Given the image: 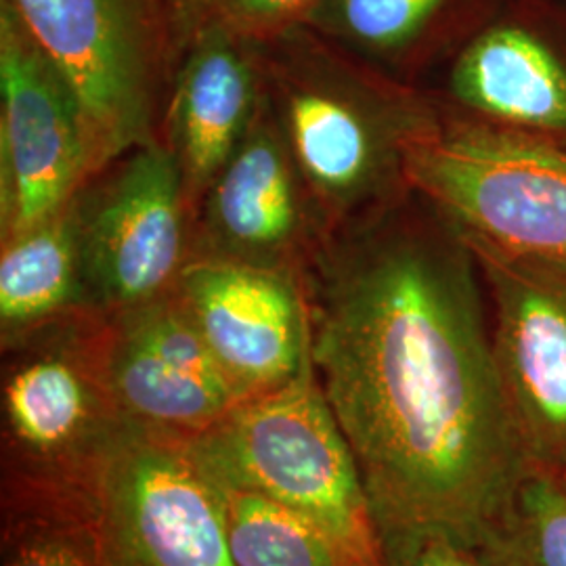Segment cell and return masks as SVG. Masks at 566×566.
I'll list each match as a JSON object with an SVG mask.
<instances>
[{
  "mask_svg": "<svg viewBox=\"0 0 566 566\" xmlns=\"http://www.w3.org/2000/svg\"><path fill=\"white\" fill-rule=\"evenodd\" d=\"M462 231L418 191L319 238L301 271L317 382L385 526L479 544L531 465Z\"/></svg>",
  "mask_w": 566,
  "mask_h": 566,
  "instance_id": "6da1fadb",
  "label": "cell"
},
{
  "mask_svg": "<svg viewBox=\"0 0 566 566\" xmlns=\"http://www.w3.org/2000/svg\"><path fill=\"white\" fill-rule=\"evenodd\" d=\"M254 46L322 231L403 198L407 147L437 112L306 23Z\"/></svg>",
  "mask_w": 566,
  "mask_h": 566,
  "instance_id": "7a4b0ae2",
  "label": "cell"
},
{
  "mask_svg": "<svg viewBox=\"0 0 566 566\" xmlns=\"http://www.w3.org/2000/svg\"><path fill=\"white\" fill-rule=\"evenodd\" d=\"M99 315L2 346L0 512H97L103 472L128 424L103 380Z\"/></svg>",
  "mask_w": 566,
  "mask_h": 566,
  "instance_id": "3957f363",
  "label": "cell"
},
{
  "mask_svg": "<svg viewBox=\"0 0 566 566\" xmlns=\"http://www.w3.org/2000/svg\"><path fill=\"white\" fill-rule=\"evenodd\" d=\"M189 443L223 489L285 507L322 526L367 565L385 566L361 470L315 367L292 385L242 401Z\"/></svg>",
  "mask_w": 566,
  "mask_h": 566,
  "instance_id": "277c9868",
  "label": "cell"
},
{
  "mask_svg": "<svg viewBox=\"0 0 566 566\" xmlns=\"http://www.w3.org/2000/svg\"><path fill=\"white\" fill-rule=\"evenodd\" d=\"M4 2L78 95L95 175L160 139V95L181 61L175 0Z\"/></svg>",
  "mask_w": 566,
  "mask_h": 566,
  "instance_id": "5b68a950",
  "label": "cell"
},
{
  "mask_svg": "<svg viewBox=\"0 0 566 566\" xmlns=\"http://www.w3.org/2000/svg\"><path fill=\"white\" fill-rule=\"evenodd\" d=\"M407 182L462 233L566 264V147L481 122H434L407 147Z\"/></svg>",
  "mask_w": 566,
  "mask_h": 566,
  "instance_id": "8992f818",
  "label": "cell"
},
{
  "mask_svg": "<svg viewBox=\"0 0 566 566\" xmlns=\"http://www.w3.org/2000/svg\"><path fill=\"white\" fill-rule=\"evenodd\" d=\"M105 566H238L224 493L189 437L128 422L103 472Z\"/></svg>",
  "mask_w": 566,
  "mask_h": 566,
  "instance_id": "52a82bcc",
  "label": "cell"
},
{
  "mask_svg": "<svg viewBox=\"0 0 566 566\" xmlns=\"http://www.w3.org/2000/svg\"><path fill=\"white\" fill-rule=\"evenodd\" d=\"M82 271L93 313H116L172 290L191 252L181 168L163 142L145 143L84 182Z\"/></svg>",
  "mask_w": 566,
  "mask_h": 566,
  "instance_id": "ba28073f",
  "label": "cell"
},
{
  "mask_svg": "<svg viewBox=\"0 0 566 566\" xmlns=\"http://www.w3.org/2000/svg\"><path fill=\"white\" fill-rule=\"evenodd\" d=\"M95 177L78 95L0 0V235L46 221Z\"/></svg>",
  "mask_w": 566,
  "mask_h": 566,
  "instance_id": "9c48e42d",
  "label": "cell"
},
{
  "mask_svg": "<svg viewBox=\"0 0 566 566\" xmlns=\"http://www.w3.org/2000/svg\"><path fill=\"white\" fill-rule=\"evenodd\" d=\"M493 306V353L526 462L566 474V264L465 235Z\"/></svg>",
  "mask_w": 566,
  "mask_h": 566,
  "instance_id": "30bf717a",
  "label": "cell"
},
{
  "mask_svg": "<svg viewBox=\"0 0 566 566\" xmlns=\"http://www.w3.org/2000/svg\"><path fill=\"white\" fill-rule=\"evenodd\" d=\"M324 235L264 91L242 142L210 182L191 224L189 259L301 275Z\"/></svg>",
  "mask_w": 566,
  "mask_h": 566,
  "instance_id": "8fae6325",
  "label": "cell"
},
{
  "mask_svg": "<svg viewBox=\"0 0 566 566\" xmlns=\"http://www.w3.org/2000/svg\"><path fill=\"white\" fill-rule=\"evenodd\" d=\"M103 380L133 424L196 437L242 403L177 290L99 315Z\"/></svg>",
  "mask_w": 566,
  "mask_h": 566,
  "instance_id": "7c38bea8",
  "label": "cell"
},
{
  "mask_svg": "<svg viewBox=\"0 0 566 566\" xmlns=\"http://www.w3.org/2000/svg\"><path fill=\"white\" fill-rule=\"evenodd\" d=\"M175 290L243 401L275 392L313 369L301 275L189 259Z\"/></svg>",
  "mask_w": 566,
  "mask_h": 566,
  "instance_id": "4fadbf2b",
  "label": "cell"
},
{
  "mask_svg": "<svg viewBox=\"0 0 566 566\" xmlns=\"http://www.w3.org/2000/svg\"><path fill=\"white\" fill-rule=\"evenodd\" d=\"M261 97L254 42L202 21L179 61L163 118V142L181 168L191 219L250 128Z\"/></svg>",
  "mask_w": 566,
  "mask_h": 566,
  "instance_id": "5bb4252c",
  "label": "cell"
},
{
  "mask_svg": "<svg viewBox=\"0 0 566 566\" xmlns=\"http://www.w3.org/2000/svg\"><path fill=\"white\" fill-rule=\"evenodd\" d=\"M502 4L495 0L453 51L451 97L506 128L566 133V53L521 4Z\"/></svg>",
  "mask_w": 566,
  "mask_h": 566,
  "instance_id": "9a60e30c",
  "label": "cell"
},
{
  "mask_svg": "<svg viewBox=\"0 0 566 566\" xmlns=\"http://www.w3.org/2000/svg\"><path fill=\"white\" fill-rule=\"evenodd\" d=\"M78 193L46 221L2 242V346L61 319L93 313L82 271Z\"/></svg>",
  "mask_w": 566,
  "mask_h": 566,
  "instance_id": "2e32d148",
  "label": "cell"
},
{
  "mask_svg": "<svg viewBox=\"0 0 566 566\" xmlns=\"http://www.w3.org/2000/svg\"><path fill=\"white\" fill-rule=\"evenodd\" d=\"M495 0H319L308 28L365 63L403 65L455 36L458 46Z\"/></svg>",
  "mask_w": 566,
  "mask_h": 566,
  "instance_id": "e0dca14e",
  "label": "cell"
},
{
  "mask_svg": "<svg viewBox=\"0 0 566 566\" xmlns=\"http://www.w3.org/2000/svg\"><path fill=\"white\" fill-rule=\"evenodd\" d=\"M223 493L235 565L369 566L303 516L259 495L231 489Z\"/></svg>",
  "mask_w": 566,
  "mask_h": 566,
  "instance_id": "ac0fdd59",
  "label": "cell"
},
{
  "mask_svg": "<svg viewBox=\"0 0 566 566\" xmlns=\"http://www.w3.org/2000/svg\"><path fill=\"white\" fill-rule=\"evenodd\" d=\"M479 547L491 566H566V486L528 470Z\"/></svg>",
  "mask_w": 566,
  "mask_h": 566,
  "instance_id": "d6986e66",
  "label": "cell"
},
{
  "mask_svg": "<svg viewBox=\"0 0 566 566\" xmlns=\"http://www.w3.org/2000/svg\"><path fill=\"white\" fill-rule=\"evenodd\" d=\"M2 566H105L97 512L25 507L0 512Z\"/></svg>",
  "mask_w": 566,
  "mask_h": 566,
  "instance_id": "ffe728a7",
  "label": "cell"
},
{
  "mask_svg": "<svg viewBox=\"0 0 566 566\" xmlns=\"http://www.w3.org/2000/svg\"><path fill=\"white\" fill-rule=\"evenodd\" d=\"M385 566H491L479 544L434 526L380 528Z\"/></svg>",
  "mask_w": 566,
  "mask_h": 566,
  "instance_id": "44dd1931",
  "label": "cell"
},
{
  "mask_svg": "<svg viewBox=\"0 0 566 566\" xmlns=\"http://www.w3.org/2000/svg\"><path fill=\"white\" fill-rule=\"evenodd\" d=\"M317 2L319 0H202L200 23L217 21L245 41L261 42L303 23Z\"/></svg>",
  "mask_w": 566,
  "mask_h": 566,
  "instance_id": "7402d4cb",
  "label": "cell"
},
{
  "mask_svg": "<svg viewBox=\"0 0 566 566\" xmlns=\"http://www.w3.org/2000/svg\"><path fill=\"white\" fill-rule=\"evenodd\" d=\"M200 7L202 0H175V15H177V34H179V46L181 57L187 44L193 39L198 23H200Z\"/></svg>",
  "mask_w": 566,
  "mask_h": 566,
  "instance_id": "603a6c76",
  "label": "cell"
},
{
  "mask_svg": "<svg viewBox=\"0 0 566 566\" xmlns=\"http://www.w3.org/2000/svg\"><path fill=\"white\" fill-rule=\"evenodd\" d=\"M554 2H556L560 9H565L566 11V0H554Z\"/></svg>",
  "mask_w": 566,
  "mask_h": 566,
  "instance_id": "cb8c5ba5",
  "label": "cell"
},
{
  "mask_svg": "<svg viewBox=\"0 0 566 566\" xmlns=\"http://www.w3.org/2000/svg\"><path fill=\"white\" fill-rule=\"evenodd\" d=\"M560 481H563V485L566 486V474H565V476H560Z\"/></svg>",
  "mask_w": 566,
  "mask_h": 566,
  "instance_id": "d4e9b609",
  "label": "cell"
}]
</instances>
